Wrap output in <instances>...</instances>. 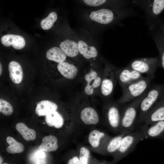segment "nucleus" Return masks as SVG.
I'll use <instances>...</instances> for the list:
<instances>
[{"instance_id": "1", "label": "nucleus", "mask_w": 164, "mask_h": 164, "mask_svg": "<svg viewBox=\"0 0 164 164\" xmlns=\"http://www.w3.org/2000/svg\"><path fill=\"white\" fill-rule=\"evenodd\" d=\"M84 9L81 13V18L86 25L85 28L96 37L104 30L137 14L128 5L121 8Z\"/></svg>"}, {"instance_id": "2", "label": "nucleus", "mask_w": 164, "mask_h": 164, "mask_svg": "<svg viewBox=\"0 0 164 164\" xmlns=\"http://www.w3.org/2000/svg\"><path fill=\"white\" fill-rule=\"evenodd\" d=\"M132 2L144 12L149 31L156 28L159 16L164 10V0H132Z\"/></svg>"}, {"instance_id": "3", "label": "nucleus", "mask_w": 164, "mask_h": 164, "mask_svg": "<svg viewBox=\"0 0 164 164\" xmlns=\"http://www.w3.org/2000/svg\"><path fill=\"white\" fill-rule=\"evenodd\" d=\"M164 95V83L150 86L140 104L136 125L142 124L145 116Z\"/></svg>"}, {"instance_id": "4", "label": "nucleus", "mask_w": 164, "mask_h": 164, "mask_svg": "<svg viewBox=\"0 0 164 164\" xmlns=\"http://www.w3.org/2000/svg\"><path fill=\"white\" fill-rule=\"evenodd\" d=\"M147 91L133 100L123 108L120 124V131L121 133H127L134 131L136 125L140 103Z\"/></svg>"}, {"instance_id": "5", "label": "nucleus", "mask_w": 164, "mask_h": 164, "mask_svg": "<svg viewBox=\"0 0 164 164\" xmlns=\"http://www.w3.org/2000/svg\"><path fill=\"white\" fill-rule=\"evenodd\" d=\"M76 31L79 54L88 60L97 57L98 51L96 46V37L85 28Z\"/></svg>"}, {"instance_id": "6", "label": "nucleus", "mask_w": 164, "mask_h": 164, "mask_svg": "<svg viewBox=\"0 0 164 164\" xmlns=\"http://www.w3.org/2000/svg\"><path fill=\"white\" fill-rule=\"evenodd\" d=\"M153 78L152 76L146 75L122 89V95L118 103H125L141 96L147 91Z\"/></svg>"}, {"instance_id": "7", "label": "nucleus", "mask_w": 164, "mask_h": 164, "mask_svg": "<svg viewBox=\"0 0 164 164\" xmlns=\"http://www.w3.org/2000/svg\"><path fill=\"white\" fill-rule=\"evenodd\" d=\"M127 66L140 73L153 77L160 67L159 56L137 58L132 60Z\"/></svg>"}, {"instance_id": "8", "label": "nucleus", "mask_w": 164, "mask_h": 164, "mask_svg": "<svg viewBox=\"0 0 164 164\" xmlns=\"http://www.w3.org/2000/svg\"><path fill=\"white\" fill-rule=\"evenodd\" d=\"M143 140L142 133L140 129L126 133L117 151V158L121 159L133 152L138 144Z\"/></svg>"}, {"instance_id": "9", "label": "nucleus", "mask_w": 164, "mask_h": 164, "mask_svg": "<svg viewBox=\"0 0 164 164\" xmlns=\"http://www.w3.org/2000/svg\"><path fill=\"white\" fill-rule=\"evenodd\" d=\"M88 8H121L128 5V0H75Z\"/></svg>"}, {"instance_id": "10", "label": "nucleus", "mask_w": 164, "mask_h": 164, "mask_svg": "<svg viewBox=\"0 0 164 164\" xmlns=\"http://www.w3.org/2000/svg\"><path fill=\"white\" fill-rule=\"evenodd\" d=\"M116 74L122 89L143 77L142 74L127 66L118 69L116 71Z\"/></svg>"}, {"instance_id": "11", "label": "nucleus", "mask_w": 164, "mask_h": 164, "mask_svg": "<svg viewBox=\"0 0 164 164\" xmlns=\"http://www.w3.org/2000/svg\"><path fill=\"white\" fill-rule=\"evenodd\" d=\"M140 129L142 132L143 139L150 138L164 140V121L149 125L143 124L141 126Z\"/></svg>"}, {"instance_id": "12", "label": "nucleus", "mask_w": 164, "mask_h": 164, "mask_svg": "<svg viewBox=\"0 0 164 164\" xmlns=\"http://www.w3.org/2000/svg\"><path fill=\"white\" fill-rule=\"evenodd\" d=\"M162 121H164V95L147 114L142 124L149 125Z\"/></svg>"}, {"instance_id": "13", "label": "nucleus", "mask_w": 164, "mask_h": 164, "mask_svg": "<svg viewBox=\"0 0 164 164\" xmlns=\"http://www.w3.org/2000/svg\"><path fill=\"white\" fill-rule=\"evenodd\" d=\"M106 71L104 78L101 82V91L105 97H108L112 93L115 83V78H117L116 71L111 67L108 66Z\"/></svg>"}, {"instance_id": "14", "label": "nucleus", "mask_w": 164, "mask_h": 164, "mask_svg": "<svg viewBox=\"0 0 164 164\" xmlns=\"http://www.w3.org/2000/svg\"><path fill=\"white\" fill-rule=\"evenodd\" d=\"M107 109V118L109 125L114 129L120 130L121 112H120L118 106L110 104Z\"/></svg>"}, {"instance_id": "15", "label": "nucleus", "mask_w": 164, "mask_h": 164, "mask_svg": "<svg viewBox=\"0 0 164 164\" xmlns=\"http://www.w3.org/2000/svg\"><path fill=\"white\" fill-rule=\"evenodd\" d=\"M149 31L159 52L160 67L164 71V35L156 28Z\"/></svg>"}, {"instance_id": "16", "label": "nucleus", "mask_w": 164, "mask_h": 164, "mask_svg": "<svg viewBox=\"0 0 164 164\" xmlns=\"http://www.w3.org/2000/svg\"><path fill=\"white\" fill-rule=\"evenodd\" d=\"M1 42L5 46H12L14 49L18 50L23 48L26 44L25 40L22 36L12 34H7L2 36Z\"/></svg>"}, {"instance_id": "17", "label": "nucleus", "mask_w": 164, "mask_h": 164, "mask_svg": "<svg viewBox=\"0 0 164 164\" xmlns=\"http://www.w3.org/2000/svg\"><path fill=\"white\" fill-rule=\"evenodd\" d=\"M59 46L67 56L70 57H76L79 54L77 41L66 39L61 41Z\"/></svg>"}, {"instance_id": "18", "label": "nucleus", "mask_w": 164, "mask_h": 164, "mask_svg": "<svg viewBox=\"0 0 164 164\" xmlns=\"http://www.w3.org/2000/svg\"><path fill=\"white\" fill-rule=\"evenodd\" d=\"M8 69L12 81L16 84L20 83L23 77L22 70L20 65L17 62L12 61L9 64Z\"/></svg>"}, {"instance_id": "19", "label": "nucleus", "mask_w": 164, "mask_h": 164, "mask_svg": "<svg viewBox=\"0 0 164 164\" xmlns=\"http://www.w3.org/2000/svg\"><path fill=\"white\" fill-rule=\"evenodd\" d=\"M57 68L62 75L70 80L74 78L77 73L78 70L76 67L64 61L59 63Z\"/></svg>"}, {"instance_id": "20", "label": "nucleus", "mask_w": 164, "mask_h": 164, "mask_svg": "<svg viewBox=\"0 0 164 164\" xmlns=\"http://www.w3.org/2000/svg\"><path fill=\"white\" fill-rule=\"evenodd\" d=\"M57 108L55 103L48 100H43L37 104L35 112L39 116H44L52 111H56Z\"/></svg>"}, {"instance_id": "21", "label": "nucleus", "mask_w": 164, "mask_h": 164, "mask_svg": "<svg viewBox=\"0 0 164 164\" xmlns=\"http://www.w3.org/2000/svg\"><path fill=\"white\" fill-rule=\"evenodd\" d=\"M80 118L82 121L87 125H95L99 121V117L96 111L90 107L86 108L82 111Z\"/></svg>"}, {"instance_id": "22", "label": "nucleus", "mask_w": 164, "mask_h": 164, "mask_svg": "<svg viewBox=\"0 0 164 164\" xmlns=\"http://www.w3.org/2000/svg\"><path fill=\"white\" fill-rule=\"evenodd\" d=\"M42 142L39 146V149L47 152L56 151L58 148L57 139L54 136L50 135L44 137Z\"/></svg>"}, {"instance_id": "23", "label": "nucleus", "mask_w": 164, "mask_h": 164, "mask_svg": "<svg viewBox=\"0 0 164 164\" xmlns=\"http://www.w3.org/2000/svg\"><path fill=\"white\" fill-rule=\"evenodd\" d=\"M45 120L49 126H54L57 128L61 127L63 123L62 117L56 111H52L46 115Z\"/></svg>"}, {"instance_id": "24", "label": "nucleus", "mask_w": 164, "mask_h": 164, "mask_svg": "<svg viewBox=\"0 0 164 164\" xmlns=\"http://www.w3.org/2000/svg\"><path fill=\"white\" fill-rule=\"evenodd\" d=\"M67 56L61 49L57 47L50 49L46 53V57L48 60L59 63L64 62Z\"/></svg>"}, {"instance_id": "25", "label": "nucleus", "mask_w": 164, "mask_h": 164, "mask_svg": "<svg viewBox=\"0 0 164 164\" xmlns=\"http://www.w3.org/2000/svg\"><path fill=\"white\" fill-rule=\"evenodd\" d=\"M15 128L17 130L26 141L34 140L36 137V132L33 129L29 128L26 125L22 122L16 124Z\"/></svg>"}, {"instance_id": "26", "label": "nucleus", "mask_w": 164, "mask_h": 164, "mask_svg": "<svg viewBox=\"0 0 164 164\" xmlns=\"http://www.w3.org/2000/svg\"><path fill=\"white\" fill-rule=\"evenodd\" d=\"M6 141L9 145L6 148V151L8 152L14 154L22 152L24 150L23 145L21 143L16 141L12 137H7Z\"/></svg>"}, {"instance_id": "27", "label": "nucleus", "mask_w": 164, "mask_h": 164, "mask_svg": "<svg viewBox=\"0 0 164 164\" xmlns=\"http://www.w3.org/2000/svg\"><path fill=\"white\" fill-rule=\"evenodd\" d=\"M57 18V14L56 12H51L46 18L41 21L40 26L41 28L45 30L50 29L56 21Z\"/></svg>"}, {"instance_id": "28", "label": "nucleus", "mask_w": 164, "mask_h": 164, "mask_svg": "<svg viewBox=\"0 0 164 164\" xmlns=\"http://www.w3.org/2000/svg\"><path fill=\"white\" fill-rule=\"evenodd\" d=\"M126 133H121L120 135L114 137L110 141L106 148L108 152L113 153L118 151L120 146L122 139Z\"/></svg>"}, {"instance_id": "29", "label": "nucleus", "mask_w": 164, "mask_h": 164, "mask_svg": "<svg viewBox=\"0 0 164 164\" xmlns=\"http://www.w3.org/2000/svg\"><path fill=\"white\" fill-rule=\"evenodd\" d=\"M105 135V134L103 132H100L97 130H93L89 134V142L93 147H97L99 145L100 139Z\"/></svg>"}, {"instance_id": "30", "label": "nucleus", "mask_w": 164, "mask_h": 164, "mask_svg": "<svg viewBox=\"0 0 164 164\" xmlns=\"http://www.w3.org/2000/svg\"><path fill=\"white\" fill-rule=\"evenodd\" d=\"M13 112L12 106L6 101L0 99V112L6 116L11 115Z\"/></svg>"}, {"instance_id": "31", "label": "nucleus", "mask_w": 164, "mask_h": 164, "mask_svg": "<svg viewBox=\"0 0 164 164\" xmlns=\"http://www.w3.org/2000/svg\"><path fill=\"white\" fill-rule=\"evenodd\" d=\"M101 78L97 77L89 84H87L84 89L85 93L88 95L92 94L94 92V89L99 87L101 84Z\"/></svg>"}, {"instance_id": "32", "label": "nucleus", "mask_w": 164, "mask_h": 164, "mask_svg": "<svg viewBox=\"0 0 164 164\" xmlns=\"http://www.w3.org/2000/svg\"><path fill=\"white\" fill-rule=\"evenodd\" d=\"M79 159L83 164H88L90 152L87 149L82 147L80 150Z\"/></svg>"}, {"instance_id": "33", "label": "nucleus", "mask_w": 164, "mask_h": 164, "mask_svg": "<svg viewBox=\"0 0 164 164\" xmlns=\"http://www.w3.org/2000/svg\"><path fill=\"white\" fill-rule=\"evenodd\" d=\"M97 77V73L94 70H91L90 72L85 75L84 79L87 82V84H89Z\"/></svg>"}, {"instance_id": "34", "label": "nucleus", "mask_w": 164, "mask_h": 164, "mask_svg": "<svg viewBox=\"0 0 164 164\" xmlns=\"http://www.w3.org/2000/svg\"><path fill=\"white\" fill-rule=\"evenodd\" d=\"M68 164H81L80 159L76 156H75L73 158L70 159L68 162Z\"/></svg>"}, {"instance_id": "35", "label": "nucleus", "mask_w": 164, "mask_h": 164, "mask_svg": "<svg viewBox=\"0 0 164 164\" xmlns=\"http://www.w3.org/2000/svg\"><path fill=\"white\" fill-rule=\"evenodd\" d=\"M2 67L1 63H0V75H1L2 72Z\"/></svg>"}, {"instance_id": "36", "label": "nucleus", "mask_w": 164, "mask_h": 164, "mask_svg": "<svg viewBox=\"0 0 164 164\" xmlns=\"http://www.w3.org/2000/svg\"><path fill=\"white\" fill-rule=\"evenodd\" d=\"M0 157V164H1L3 161V159L1 156Z\"/></svg>"}]
</instances>
